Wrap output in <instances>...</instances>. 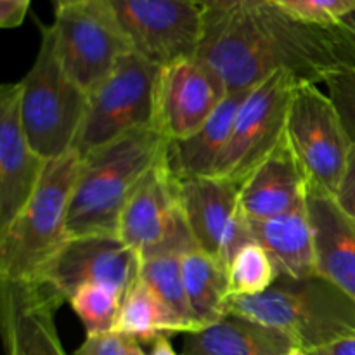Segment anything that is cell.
Segmentation results:
<instances>
[{
  "instance_id": "obj_2",
  "label": "cell",
  "mask_w": 355,
  "mask_h": 355,
  "mask_svg": "<svg viewBox=\"0 0 355 355\" xmlns=\"http://www.w3.org/2000/svg\"><path fill=\"white\" fill-rule=\"evenodd\" d=\"M166 142L156 128H139L82 156L69 203V238L118 236L125 205L165 156Z\"/></svg>"
},
{
  "instance_id": "obj_36",
  "label": "cell",
  "mask_w": 355,
  "mask_h": 355,
  "mask_svg": "<svg viewBox=\"0 0 355 355\" xmlns=\"http://www.w3.org/2000/svg\"><path fill=\"white\" fill-rule=\"evenodd\" d=\"M342 24H343V26L349 28V30L352 31V33H355V12H354V14H350V16L347 17V19L343 21Z\"/></svg>"
},
{
  "instance_id": "obj_6",
  "label": "cell",
  "mask_w": 355,
  "mask_h": 355,
  "mask_svg": "<svg viewBox=\"0 0 355 355\" xmlns=\"http://www.w3.org/2000/svg\"><path fill=\"white\" fill-rule=\"evenodd\" d=\"M162 66L130 51L89 90L85 118L76 137L80 156L139 128H156V90Z\"/></svg>"
},
{
  "instance_id": "obj_13",
  "label": "cell",
  "mask_w": 355,
  "mask_h": 355,
  "mask_svg": "<svg viewBox=\"0 0 355 355\" xmlns=\"http://www.w3.org/2000/svg\"><path fill=\"white\" fill-rule=\"evenodd\" d=\"M184 220L198 250L227 267L236 250L252 239L239 210L241 184L222 177L177 180Z\"/></svg>"
},
{
  "instance_id": "obj_19",
  "label": "cell",
  "mask_w": 355,
  "mask_h": 355,
  "mask_svg": "<svg viewBox=\"0 0 355 355\" xmlns=\"http://www.w3.org/2000/svg\"><path fill=\"white\" fill-rule=\"evenodd\" d=\"M248 90L229 92L200 130L182 141L166 142L165 162L177 180L217 175L231 141L236 114Z\"/></svg>"
},
{
  "instance_id": "obj_5",
  "label": "cell",
  "mask_w": 355,
  "mask_h": 355,
  "mask_svg": "<svg viewBox=\"0 0 355 355\" xmlns=\"http://www.w3.org/2000/svg\"><path fill=\"white\" fill-rule=\"evenodd\" d=\"M40 33L37 58L19 82V107L31 148L51 162L75 148L85 118L89 92L62 66L51 24L40 26Z\"/></svg>"
},
{
  "instance_id": "obj_22",
  "label": "cell",
  "mask_w": 355,
  "mask_h": 355,
  "mask_svg": "<svg viewBox=\"0 0 355 355\" xmlns=\"http://www.w3.org/2000/svg\"><path fill=\"white\" fill-rule=\"evenodd\" d=\"M184 284L191 314L200 328L215 324L227 315V267L201 250L182 255Z\"/></svg>"
},
{
  "instance_id": "obj_4",
  "label": "cell",
  "mask_w": 355,
  "mask_h": 355,
  "mask_svg": "<svg viewBox=\"0 0 355 355\" xmlns=\"http://www.w3.org/2000/svg\"><path fill=\"white\" fill-rule=\"evenodd\" d=\"M82 156L71 149L47 162L23 210L0 232V281L38 283L69 239L68 217Z\"/></svg>"
},
{
  "instance_id": "obj_38",
  "label": "cell",
  "mask_w": 355,
  "mask_h": 355,
  "mask_svg": "<svg viewBox=\"0 0 355 355\" xmlns=\"http://www.w3.org/2000/svg\"><path fill=\"white\" fill-rule=\"evenodd\" d=\"M286 355H311V354L305 352V350H302V349H293V350H290Z\"/></svg>"
},
{
  "instance_id": "obj_35",
  "label": "cell",
  "mask_w": 355,
  "mask_h": 355,
  "mask_svg": "<svg viewBox=\"0 0 355 355\" xmlns=\"http://www.w3.org/2000/svg\"><path fill=\"white\" fill-rule=\"evenodd\" d=\"M128 355H146L142 347L139 345V342H134V340H128Z\"/></svg>"
},
{
  "instance_id": "obj_25",
  "label": "cell",
  "mask_w": 355,
  "mask_h": 355,
  "mask_svg": "<svg viewBox=\"0 0 355 355\" xmlns=\"http://www.w3.org/2000/svg\"><path fill=\"white\" fill-rule=\"evenodd\" d=\"M279 277L276 263L257 239L243 243L227 263L229 298L257 297L269 290Z\"/></svg>"
},
{
  "instance_id": "obj_30",
  "label": "cell",
  "mask_w": 355,
  "mask_h": 355,
  "mask_svg": "<svg viewBox=\"0 0 355 355\" xmlns=\"http://www.w3.org/2000/svg\"><path fill=\"white\" fill-rule=\"evenodd\" d=\"M335 200L345 217L349 218L355 227V144L352 149V156H350L349 168H347L345 177H343L342 184H340L338 191L335 194Z\"/></svg>"
},
{
  "instance_id": "obj_9",
  "label": "cell",
  "mask_w": 355,
  "mask_h": 355,
  "mask_svg": "<svg viewBox=\"0 0 355 355\" xmlns=\"http://www.w3.org/2000/svg\"><path fill=\"white\" fill-rule=\"evenodd\" d=\"M118 238L142 260L196 250L180 208L179 182L170 172L165 156L146 173L125 205Z\"/></svg>"
},
{
  "instance_id": "obj_21",
  "label": "cell",
  "mask_w": 355,
  "mask_h": 355,
  "mask_svg": "<svg viewBox=\"0 0 355 355\" xmlns=\"http://www.w3.org/2000/svg\"><path fill=\"white\" fill-rule=\"evenodd\" d=\"M297 349L284 333L227 314L215 324L187 333L180 355H286Z\"/></svg>"
},
{
  "instance_id": "obj_3",
  "label": "cell",
  "mask_w": 355,
  "mask_h": 355,
  "mask_svg": "<svg viewBox=\"0 0 355 355\" xmlns=\"http://www.w3.org/2000/svg\"><path fill=\"white\" fill-rule=\"evenodd\" d=\"M227 314L277 329L305 352L355 335V300L319 274L307 279L281 274L262 295L229 298Z\"/></svg>"
},
{
  "instance_id": "obj_37",
  "label": "cell",
  "mask_w": 355,
  "mask_h": 355,
  "mask_svg": "<svg viewBox=\"0 0 355 355\" xmlns=\"http://www.w3.org/2000/svg\"><path fill=\"white\" fill-rule=\"evenodd\" d=\"M51 2H52V6H54V10H55L62 6H68V3L78 2V0H51Z\"/></svg>"
},
{
  "instance_id": "obj_27",
  "label": "cell",
  "mask_w": 355,
  "mask_h": 355,
  "mask_svg": "<svg viewBox=\"0 0 355 355\" xmlns=\"http://www.w3.org/2000/svg\"><path fill=\"white\" fill-rule=\"evenodd\" d=\"M293 19L314 26H336L355 12V0H266Z\"/></svg>"
},
{
  "instance_id": "obj_32",
  "label": "cell",
  "mask_w": 355,
  "mask_h": 355,
  "mask_svg": "<svg viewBox=\"0 0 355 355\" xmlns=\"http://www.w3.org/2000/svg\"><path fill=\"white\" fill-rule=\"evenodd\" d=\"M311 355H355V335L338 340V342L326 345L322 349L309 352Z\"/></svg>"
},
{
  "instance_id": "obj_31",
  "label": "cell",
  "mask_w": 355,
  "mask_h": 355,
  "mask_svg": "<svg viewBox=\"0 0 355 355\" xmlns=\"http://www.w3.org/2000/svg\"><path fill=\"white\" fill-rule=\"evenodd\" d=\"M31 0H0V26L6 30L21 26L30 10Z\"/></svg>"
},
{
  "instance_id": "obj_10",
  "label": "cell",
  "mask_w": 355,
  "mask_h": 355,
  "mask_svg": "<svg viewBox=\"0 0 355 355\" xmlns=\"http://www.w3.org/2000/svg\"><path fill=\"white\" fill-rule=\"evenodd\" d=\"M132 51L158 66L196 58L205 9L194 0H104Z\"/></svg>"
},
{
  "instance_id": "obj_24",
  "label": "cell",
  "mask_w": 355,
  "mask_h": 355,
  "mask_svg": "<svg viewBox=\"0 0 355 355\" xmlns=\"http://www.w3.org/2000/svg\"><path fill=\"white\" fill-rule=\"evenodd\" d=\"M141 279L165 302L166 307L189 328L191 333L201 329L194 321L187 302L180 253H163L142 260Z\"/></svg>"
},
{
  "instance_id": "obj_29",
  "label": "cell",
  "mask_w": 355,
  "mask_h": 355,
  "mask_svg": "<svg viewBox=\"0 0 355 355\" xmlns=\"http://www.w3.org/2000/svg\"><path fill=\"white\" fill-rule=\"evenodd\" d=\"M75 355H128V338L118 333L87 335Z\"/></svg>"
},
{
  "instance_id": "obj_11",
  "label": "cell",
  "mask_w": 355,
  "mask_h": 355,
  "mask_svg": "<svg viewBox=\"0 0 355 355\" xmlns=\"http://www.w3.org/2000/svg\"><path fill=\"white\" fill-rule=\"evenodd\" d=\"M297 76L277 71L248 90L236 114L217 175L241 184L286 134V114Z\"/></svg>"
},
{
  "instance_id": "obj_23",
  "label": "cell",
  "mask_w": 355,
  "mask_h": 355,
  "mask_svg": "<svg viewBox=\"0 0 355 355\" xmlns=\"http://www.w3.org/2000/svg\"><path fill=\"white\" fill-rule=\"evenodd\" d=\"M113 333L139 343H155L159 338L184 336L191 331L165 302L139 279L123 297Z\"/></svg>"
},
{
  "instance_id": "obj_15",
  "label": "cell",
  "mask_w": 355,
  "mask_h": 355,
  "mask_svg": "<svg viewBox=\"0 0 355 355\" xmlns=\"http://www.w3.org/2000/svg\"><path fill=\"white\" fill-rule=\"evenodd\" d=\"M19 103L21 83H3L0 89V232L23 210L47 166V159L28 141Z\"/></svg>"
},
{
  "instance_id": "obj_33",
  "label": "cell",
  "mask_w": 355,
  "mask_h": 355,
  "mask_svg": "<svg viewBox=\"0 0 355 355\" xmlns=\"http://www.w3.org/2000/svg\"><path fill=\"white\" fill-rule=\"evenodd\" d=\"M200 3L205 10H222V9H231V7L245 6V3L260 2V0H194Z\"/></svg>"
},
{
  "instance_id": "obj_12",
  "label": "cell",
  "mask_w": 355,
  "mask_h": 355,
  "mask_svg": "<svg viewBox=\"0 0 355 355\" xmlns=\"http://www.w3.org/2000/svg\"><path fill=\"white\" fill-rule=\"evenodd\" d=\"M142 259L118 236H76L64 243L38 283L62 302L83 284H106L127 295L141 279Z\"/></svg>"
},
{
  "instance_id": "obj_26",
  "label": "cell",
  "mask_w": 355,
  "mask_h": 355,
  "mask_svg": "<svg viewBox=\"0 0 355 355\" xmlns=\"http://www.w3.org/2000/svg\"><path fill=\"white\" fill-rule=\"evenodd\" d=\"M123 295L106 284H83L68 298L87 335L113 333L120 314Z\"/></svg>"
},
{
  "instance_id": "obj_1",
  "label": "cell",
  "mask_w": 355,
  "mask_h": 355,
  "mask_svg": "<svg viewBox=\"0 0 355 355\" xmlns=\"http://www.w3.org/2000/svg\"><path fill=\"white\" fill-rule=\"evenodd\" d=\"M196 58L220 76L227 94L252 89L277 71L321 85L328 75L355 64V33L343 24L300 23L260 0L205 10Z\"/></svg>"
},
{
  "instance_id": "obj_20",
  "label": "cell",
  "mask_w": 355,
  "mask_h": 355,
  "mask_svg": "<svg viewBox=\"0 0 355 355\" xmlns=\"http://www.w3.org/2000/svg\"><path fill=\"white\" fill-rule=\"evenodd\" d=\"M248 222V220H246ZM250 234L276 263L279 276L307 279L318 274L315 239L307 201L267 220L248 222Z\"/></svg>"
},
{
  "instance_id": "obj_16",
  "label": "cell",
  "mask_w": 355,
  "mask_h": 355,
  "mask_svg": "<svg viewBox=\"0 0 355 355\" xmlns=\"http://www.w3.org/2000/svg\"><path fill=\"white\" fill-rule=\"evenodd\" d=\"M61 298L40 283L0 281V322L7 355H68L55 311Z\"/></svg>"
},
{
  "instance_id": "obj_18",
  "label": "cell",
  "mask_w": 355,
  "mask_h": 355,
  "mask_svg": "<svg viewBox=\"0 0 355 355\" xmlns=\"http://www.w3.org/2000/svg\"><path fill=\"white\" fill-rule=\"evenodd\" d=\"M307 208L314 229L318 274L355 300L354 224L326 191L309 187Z\"/></svg>"
},
{
  "instance_id": "obj_7",
  "label": "cell",
  "mask_w": 355,
  "mask_h": 355,
  "mask_svg": "<svg viewBox=\"0 0 355 355\" xmlns=\"http://www.w3.org/2000/svg\"><path fill=\"white\" fill-rule=\"evenodd\" d=\"M286 139L309 187L335 196L354 144L335 103L319 83L297 80L286 114Z\"/></svg>"
},
{
  "instance_id": "obj_14",
  "label": "cell",
  "mask_w": 355,
  "mask_h": 355,
  "mask_svg": "<svg viewBox=\"0 0 355 355\" xmlns=\"http://www.w3.org/2000/svg\"><path fill=\"white\" fill-rule=\"evenodd\" d=\"M227 96L224 82L201 59L162 66L156 90L155 127L166 141H182L200 130Z\"/></svg>"
},
{
  "instance_id": "obj_8",
  "label": "cell",
  "mask_w": 355,
  "mask_h": 355,
  "mask_svg": "<svg viewBox=\"0 0 355 355\" xmlns=\"http://www.w3.org/2000/svg\"><path fill=\"white\" fill-rule=\"evenodd\" d=\"M55 51L66 71L89 92L132 51L104 0H78L54 10Z\"/></svg>"
},
{
  "instance_id": "obj_28",
  "label": "cell",
  "mask_w": 355,
  "mask_h": 355,
  "mask_svg": "<svg viewBox=\"0 0 355 355\" xmlns=\"http://www.w3.org/2000/svg\"><path fill=\"white\" fill-rule=\"evenodd\" d=\"M321 85L335 103L347 134L355 144V64L328 75Z\"/></svg>"
},
{
  "instance_id": "obj_34",
  "label": "cell",
  "mask_w": 355,
  "mask_h": 355,
  "mask_svg": "<svg viewBox=\"0 0 355 355\" xmlns=\"http://www.w3.org/2000/svg\"><path fill=\"white\" fill-rule=\"evenodd\" d=\"M151 355H179L170 343V338H159L153 343Z\"/></svg>"
},
{
  "instance_id": "obj_17",
  "label": "cell",
  "mask_w": 355,
  "mask_h": 355,
  "mask_svg": "<svg viewBox=\"0 0 355 355\" xmlns=\"http://www.w3.org/2000/svg\"><path fill=\"white\" fill-rule=\"evenodd\" d=\"M309 186L286 134L241 182L239 210L248 222L267 220L307 201Z\"/></svg>"
}]
</instances>
